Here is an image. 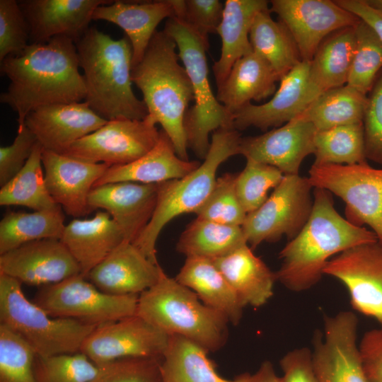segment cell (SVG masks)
Listing matches in <instances>:
<instances>
[{
  "label": "cell",
  "mask_w": 382,
  "mask_h": 382,
  "mask_svg": "<svg viewBox=\"0 0 382 382\" xmlns=\"http://www.w3.org/2000/svg\"><path fill=\"white\" fill-rule=\"evenodd\" d=\"M175 279L193 291L205 305L224 314L233 325L240 322L244 306L213 260L186 257Z\"/></svg>",
  "instance_id": "obj_31"
},
{
  "label": "cell",
  "mask_w": 382,
  "mask_h": 382,
  "mask_svg": "<svg viewBox=\"0 0 382 382\" xmlns=\"http://www.w3.org/2000/svg\"><path fill=\"white\" fill-rule=\"evenodd\" d=\"M36 356L21 335L0 323V382H36Z\"/></svg>",
  "instance_id": "obj_41"
},
{
  "label": "cell",
  "mask_w": 382,
  "mask_h": 382,
  "mask_svg": "<svg viewBox=\"0 0 382 382\" xmlns=\"http://www.w3.org/2000/svg\"><path fill=\"white\" fill-rule=\"evenodd\" d=\"M358 319L349 311L324 318L313 337V364L320 382H369L357 344Z\"/></svg>",
  "instance_id": "obj_14"
},
{
  "label": "cell",
  "mask_w": 382,
  "mask_h": 382,
  "mask_svg": "<svg viewBox=\"0 0 382 382\" xmlns=\"http://www.w3.org/2000/svg\"><path fill=\"white\" fill-rule=\"evenodd\" d=\"M137 314L169 336L183 337L209 352L220 349L228 338V318L163 269L157 282L139 295Z\"/></svg>",
  "instance_id": "obj_5"
},
{
  "label": "cell",
  "mask_w": 382,
  "mask_h": 382,
  "mask_svg": "<svg viewBox=\"0 0 382 382\" xmlns=\"http://www.w3.org/2000/svg\"><path fill=\"white\" fill-rule=\"evenodd\" d=\"M224 7V4L218 0H183L182 11L176 18L184 21L208 40L209 34L217 33Z\"/></svg>",
  "instance_id": "obj_48"
},
{
  "label": "cell",
  "mask_w": 382,
  "mask_h": 382,
  "mask_svg": "<svg viewBox=\"0 0 382 382\" xmlns=\"http://www.w3.org/2000/svg\"><path fill=\"white\" fill-rule=\"evenodd\" d=\"M356 50L347 85L368 95L382 69V41L360 20L355 26Z\"/></svg>",
  "instance_id": "obj_40"
},
{
  "label": "cell",
  "mask_w": 382,
  "mask_h": 382,
  "mask_svg": "<svg viewBox=\"0 0 382 382\" xmlns=\"http://www.w3.org/2000/svg\"><path fill=\"white\" fill-rule=\"evenodd\" d=\"M324 274L340 280L349 291L352 308L374 318L382 329V244L352 247L331 258Z\"/></svg>",
  "instance_id": "obj_15"
},
{
  "label": "cell",
  "mask_w": 382,
  "mask_h": 382,
  "mask_svg": "<svg viewBox=\"0 0 382 382\" xmlns=\"http://www.w3.org/2000/svg\"><path fill=\"white\" fill-rule=\"evenodd\" d=\"M21 284L0 273V323L21 335L38 356L79 352L98 325L50 316L27 299Z\"/></svg>",
  "instance_id": "obj_8"
},
{
  "label": "cell",
  "mask_w": 382,
  "mask_h": 382,
  "mask_svg": "<svg viewBox=\"0 0 382 382\" xmlns=\"http://www.w3.org/2000/svg\"><path fill=\"white\" fill-rule=\"evenodd\" d=\"M74 42L84 72V102L108 121L144 119L147 108L132 91V47L128 37L114 40L90 27Z\"/></svg>",
  "instance_id": "obj_3"
},
{
  "label": "cell",
  "mask_w": 382,
  "mask_h": 382,
  "mask_svg": "<svg viewBox=\"0 0 382 382\" xmlns=\"http://www.w3.org/2000/svg\"><path fill=\"white\" fill-rule=\"evenodd\" d=\"M251 382L282 381L281 377L276 374L272 364L269 361H265L261 364L257 371L252 374Z\"/></svg>",
  "instance_id": "obj_53"
},
{
  "label": "cell",
  "mask_w": 382,
  "mask_h": 382,
  "mask_svg": "<svg viewBox=\"0 0 382 382\" xmlns=\"http://www.w3.org/2000/svg\"><path fill=\"white\" fill-rule=\"evenodd\" d=\"M29 45V28L18 1L0 0V62Z\"/></svg>",
  "instance_id": "obj_46"
},
{
  "label": "cell",
  "mask_w": 382,
  "mask_h": 382,
  "mask_svg": "<svg viewBox=\"0 0 382 382\" xmlns=\"http://www.w3.org/2000/svg\"><path fill=\"white\" fill-rule=\"evenodd\" d=\"M365 95L347 84L320 94L294 119L312 123L317 131L363 122Z\"/></svg>",
  "instance_id": "obj_37"
},
{
  "label": "cell",
  "mask_w": 382,
  "mask_h": 382,
  "mask_svg": "<svg viewBox=\"0 0 382 382\" xmlns=\"http://www.w3.org/2000/svg\"><path fill=\"white\" fill-rule=\"evenodd\" d=\"M340 6L351 12L367 23L382 41V12L371 6L366 0H336Z\"/></svg>",
  "instance_id": "obj_52"
},
{
  "label": "cell",
  "mask_w": 382,
  "mask_h": 382,
  "mask_svg": "<svg viewBox=\"0 0 382 382\" xmlns=\"http://www.w3.org/2000/svg\"><path fill=\"white\" fill-rule=\"evenodd\" d=\"M313 164L352 165L366 161L363 122L317 131Z\"/></svg>",
  "instance_id": "obj_39"
},
{
  "label": "cell",
  "mask_w": 382,
  "mask_h": 382,
  "mask_svg": "<svg viewBox=\"0 0 382 382\" xmlns=\"http://www.w3.org/2000/svg\"><path fill=\"white\" fill-rule=\"evenodd\" d=\"M147 115L143 120L118 118L108 121L95 132L74 142L64 155L110 166L129 163L149 151L160 131Z\"/></svg>",
  "instance_id": "obj_12"
},
{
  "label": "cell",
  "mask_w": 382,
  "mask_h": 382,
  "mask_svg": "<svg viewBox=\"0 0 382 382\" xmlns=\"http://www.w3.org/2000/svg\"><path fill=\"white\" fill-rule=\"evenodd\" d=\"M265 0H226L217 33L221 39V51L213 65L217 87L227 77L233 65L251 53L249 35L256 15L270 8Z\"/></svg>",
  "instance_id": "obj_29"
},
{
  "label": "cell",
  "mask_w": 382,
  "mask_h": 382,
  "mask_svg": "<svg viewBox=\"0 0 382 382\" xmlns=\"http://www.w3.org/2000/svg\"><path fill=\"white\" fill-rule=\"evenodd\" d=\"M248 244L241 226L196 218L181 233L176 245L180 253L189 257L215 260Z\"/></svg>",
  "instance_id": "obj_35"
},
{
  "label": "cell",
  "mask_w": 382,
  "mask_h": 382,
  "mask_svg": "<svg viewBox=\"0 0 382 382\" xmlns=\"http://www.w3.org/2000/svg\"><path fill=\"white\" fill-rule=\"evenodd\" d=\"M355 26L328 36L310 62V83L319 96L347 84L356 50Z\"/></svg>",
  "instance_id": "obj_33"
},
{
  "label": "cell",
  "mask_w": 382,
  "mask_h": 382,
  "mask_svg": "<svg viewBox=\"0 0 382 382\" xmlns=\"http://www.w3.org/2000/svg\"><path fill=\"white\" fill-rule=\"evenodd\" d=\"M64 228L60 206L33 213L9 211L0 221V255L32 241L61 239Z\"/></svg>",
  "instance_id": "obj_36"
},
{
  "label": "cell",
  "mask_w": 382,
  "mask_h": 382,
  "mask_svg": "<svg viewBox=\"0 0 382 382\" xmlns=\"http://www.w3.org/2000/svg\"><path fill=\"white\" fill-rule=\"evenodd\" d=\"M313 188L308 177L284 175L266 201L246 215L241 228L250 247L295 238L311 214Z\"/></svg>",
  "instance_id": "obj_11"
},
{
  "label": "cell",
  "mask_w": 382,
  "mask_h": 382,
  "mask_svg": "<svg viewBox=\"0 0 382 382\" xmlns=\"http://www.w3.org/2000/svg\"><path fill=\"white\" fill-rule=\"evenodd\" d=\"M308 180L345 203L346 219L362 227L368 225L382 244V168L367 161L352 165L313 164Z\"/></svg>",
  "instance_id": "obj_9"
},
{
  "label": "cell",
  "mask_w": 382,
  "mask_h": 382,
  "mask_svg": "<svg viewBox=\"0 0 382 382\" xmlns=\"http://www.w3.org/2000/svg\"><path fill=\"white\" fill-rule=\"evenodd\" d=\"M270 8L259 12L251 25L250 42L253 51L265 59L279 80L301 60L290 32L281 21H275Z\"/></svg>",
  "instance_id": "obj_34"
},
{
  "label": "cell",
  "mask_w": 382,
  "mask_h": 382,
  "mask_svg": "<svg viewBox=\"0 0 382 382\" xmlns=\"http://www.w3.org/2000/svg\"><path fill=\"white\" fill-rule=\"evenodd\" d=\"M0 273L42 286L80 274L81 270L60 239H42L0 255Z\"/></svg>",
  "instance_id": "obj_18"
},
{
  "label": "cell",
  "mask_w": 382,
  "mask_h": 382,
  "mask_svg": "<svg viewBox=\"0 0 382 382\" xmlns=\"http://www.w3.org/2000/svg\"><path fill=\"white\" fill-rule=\"evenodd\" d=\"M284 175L274 166L246 159L236 180L237 195L245 212L248 214L258 209L267 199L269 190L274 189Z\"/></svg>",
  "instance_id": "obj_44"
},
{
  "label": "cell",
  "mask_w": 382,
  "mask_h": 382,
  "mask_svg": "<svg viewBox=\"0 0 382 382\" xmlns=\"http://www.w3.org/2000/svg\"><path fill=\"white\" fill-rule=\"evenodd\" d=\"M79 67L75 42L64 35L30 44L0 62L1 75L10 80L0 102L17 113L18 132L25 127L27 115L37 108L84 101L86 88Z\"/></svg>",
  "instance_id": "obj_1"
},
{
  "label": "cell",
  "mask_w": 382,
  "mask_h": 382,
  "mask_svg": "<svg viewBox=\"0 0 382 382\" xmlns=\"http://www.w3.org/2000/svg\"><path fill=\"white\" fill-rule=\"evenodd\" d=\"M211 137L209 151L198 168L181 178L158 184L157 202L152 217L132 243L154 263H158L156 245L164 226L178 216L195 213L212 192L220 165L239 154L241 137L237 130L220 128Z\"/></svg>",
  "instance_id": "obj_6"
},
{
  "label": "cell",
  "mask_w": 382,
  "mask_h": 382,
  "mask_svg": "<svg viewBox=\"0 0 382 382\" xmlns=\"http://www.w3.org/2000/svg\"><path fill=\"white\" fill-rule=\"evenodd\" d=\"M163 30L175 42L192 84L194 105L184 121L187 148L204 159L210 146L209 135L220 128H232L231 115L211 88L206 57L209 41L176 17L168 18Z\"/></svg>",
  "instance_id": "obj_7"
},
{
  "label": "cell",
  "mask_w": 382,
  "mask_h": 382,
  "mask_svg": "<svg viewBox=\"0 0 382 382\" xmlns=\"http://www.w3.org/2000/svg\"><path fill=\"white\" fill-rule=\"evenodd\" d=\"M75 258L81 274L88 273L126 241L118 224L106 212L89 219H74L65 226L60 239Z\"/></svg>",
  "instance_id": "obj_27"
},
{
  "label": "cell",
  "mask_w": 382,
  "mask_h": 382,
  "mask_svg": "<svg viewBox=\"0 0 382 382\" xmlns=\"http://www.w3.org/2000/svg\"><path fill=\"white\" fill-rule=\"evenodd\" d=\"M372 7L382 12V0H366Z\"/></svg>",
  "instance_id": "obj_54"
},
{
  "label": "cell",
  "mask_w": 382,
  "mask_h": 382,
  "mask_svg": "<svg viewBox=\"0 0 382 382\" xmlns=\"http://www.w3.org/2000/svg\"><path fill=\"white\" fill-rule=\"evenodd\" d=\"M175 13V0H117L98 6L92 20L112 23L125 31L132 45L134 66L143 58L158 25Z\"/></svg>",
  "instance_id": "obj_25"
},
{
  "label": "cell",
  "mask_w": 382,
  "mask_h": 382,
  "mask_svg": "<svg viewBox=\"0 0 382 382\" xmlns=\"http://www.w3.org/2000/svg\"><path fill=\"white\" fill-rule=\"evenodd\" d=\"M42 162L45 185L52 199L73 217L90 213L88 195L110 166L80 161L43 149Z\"/></svg>",
  "instance_id": "obj_21"
},
{
  "label": "cell",
  "mask_w": 382,
  "mask_h": 382,
  "mask_svg": "<svg viewBox=\"0 0 382 382\" xmlns=\"http://www.w3.org/2000/svg\"><path fill=\"white\" fill-rule=\"evenodd\" d=\"M42 147L39 142L23 168L0 190L1 206L18 205L35 211L58 207L49 194L42 172Z\"/></svg>",
  "instance_id": "obj_38"
},
{
  "label": "cell",
  "mask_w": 382,
  "mask_h": 382,
  "mask_svg": "<svg viewBox=\"0 0 382 382\" xmlns=\"http://www.w3.org/2000/svg\"><path fill=\"white\" fill-rule=\"evenodd\" d=\"M313 195L307 223L279 253L282 263L275 272L277 281L294 292L317 284L334 256L355 245L378 241L371 230L351 224L337 212L329 191L314 187Z\"/></svg>",
  "instance_id": "obj_2"
},
{
  "label": "cell",
  "mask_w": 382,
  "mask_h": 382,
  "mask_svg": "<svg viewBox=\"0 0 382 382\" xmlns=\"http://www.w3.org/2000/svg\"><path fill=\"white\" fill-rule=\"evenodd\" d=\"M243 306L260 307L273 295L276 274L245 244L213 260Z\"/></svg>",
  "instance_id": "obj_30"
},
{
  "label": "cell",
  "mask_w": 382,
  "mask_h": 382,
  "mask_svg": "<svg viewBox=\"0 0 382 382\" xmlns=\"http://www.w3.org/2000/svg\"><path fill=\"white\" fill-rule=\"evenodd\" d=\"M100 366L81 352L47 357L37 355L34 364L36 382H88Z\"/></svg>",
  "instance_id": "obj_43"
},
{
  "label": "cell",
  "mask_w": 382,
  "mask_h": 382,
  "mask_svg": "<svg viewBox=\"0 0 382 382\" xmlns=\"http://www.w3.org/2000/svg\"><path fill=\"white\" fill-rule=\"evenodd\" d=\"M316 132L312 123L294 119L262 134L241 138L239 154L274 166L284 175H299L303 159L314 154Z\"/></svg>",
  "instance_id": "obj_19"
},
{
  "label": "cell",
  "mask_w": 382,
  "mask_h": 382,
  "mask_svg": "<svg viewBox=\"0 0 382 382\" xmlns=\"http://www.w3.org/2000/svg\"><path fill=\"white\" fill-rule=\"evenodd\" d=\"M161 270L158 263L152 262L132 243L125 241L86 277L108 294L139 295L157 282Z\"/></svg>",
  "instance_id": "obj_24"
},
{
  "label": "cell",
  "mask_w": 382,
  "mask_h": 382,
  "mask_svg": "<svg viewBox=\"0 0 382 382\" xmlns=\"http://www.w3.org/2000/svg\"><path fill=\"white\" fill-rule=\"evenodd\" d=\"M169 340L168 335L136 314L98 325L80 352L98 366L127 358L162 359Z\"/></svg>",
  "instance_id": "obj_13"
},
{
  "label": "cell",
  "mask_w": 382,
  "mask_h": 382,
  "mask_svg": "<svg viewBox=\"0 0 382 382\" xmlns=\"http://www.w3.org/2000/svg\"><path fill=\"white\" fill-rule=\"evenodd\" d=\"M279 364L282 382H320L314 369L312 351L307 347L288 352Z\"/></svg>",
  "instance_id": "obj_50"
},
{
  "label": "cell",
  "mask_w": 382,
  "mask_h": 382,
  "mask_svg": "<svg viewBox=\"0 0 382 382\" xmlns=\"http://www.w3.org/2000/svg\"><path fill=\"white\" fill-rule=\"evenodd\" d=\"M237 174L226 173L216 178L212 192L195 212L197 218L216 223L241 226L247 214L237 195Z\"/></svg>",
  "instance_id": "obj_42"
},
{
  "label": "cell",
  "mask_w": 382,
  "mask_h": 382,
  "mask_svg": "<svg viewBox=\"0 0 382 382\" xmlns=\"http://www.w3.org/2000/svg\"><path fill=\"white\" fill-rule=\"evenodd\" d=\"M138 298L105 294L80 274L41 286L33 302L52 317L99 325L136 315Z\"/></svg>",
  "instance_id": "obj_10"
},
{
  "label": "cell",
  "mask_w": 382,
  "mask_h": 382,
  "mask_svg": "<svg viewBox=\"0 0 382 382\" xmlns=\"http://www.w3.org/2000/svg\"><path fill=\"white\" fill-rule=\"evenodd\" d=\"M200 164L196 161L180 158L162 129L157 143L149 151L129 163L110 166L93 187L118 182L158 184L181 178Z\"/></svg>",
  "instance_id": "obj_26"
},
{
  "label": "cell",
  "mask_w": 382,
  "mask_h": 382,
  "mask_svg": "<svg viewBox=\"0 0 382 382\" xmlns=\"http://www.w3.org/2000/svg\"><path fill=\"white\" fill-rule=\"evenodd\" d=\"M107 122L83 101L37 108L27 115L25 126L44 150L64 154L74 142Z\"/></svg>",
  "instance_id": "obj_20"
},
{
  "label": "cell",
  "mask_w": 382,
  "mask_h": 382,
  "mask_svg": "<svg viewBox=\"0 0 382 382\" xmlns=\"http://www.w3.org/2000/svg\"><path fill=\"white\" fill-rule=\"evenodd\" d=\"M359 352L369 382H382V329L366 332L359 344Z\"/></svg>",
  "instance_id": "obj_51"
},
{
  "label": "cell",
  "mask_w": 382,
  "mask_h": 382,
  "mask_svg": "<svg viewBox=\"0 0 382 382\" xmlns=\"http://www.w3.org/2000/svg\"><path fill=\"white\" fill-rule=\"evenodd\" d=\"M176 49L168 34L156 31L143 58L132 66V81L141 91L149 115L161 125L177 155L188 161L184 121L193 92Z\"/></svg>",
  "instance_id": "obj_4"
},
{
  "label": "cell",
  "mask_w": 382,
  "mask_h": 382,
  "mask_svg": "<svg viewBox=\"0 0 382 382\" xmlns=\"http://www.w3.org/2000/svg\"><path fill=\"white\" fill-rule=\"evenodd\" d=\"M363 127L366 158L382 166V69L367 95Z\"/></svg>",
  "instance_id": "obj_47"
},
{
  "label": "cell",
  "mask_w": 382,
  "mask_h": 382,
  "mask_svg": "<svg viewBox=\"0 0 382 382\" xmlns=\"http://www.w3.org/2000/svg\"><path fill=\"white\" fill-rule=\"evenodd\" d=\"M110 0H23L19 6L27 21L30 44L64 35L74 42L90 28L95 9Z\"/></svg>",
  "instance_id": "obj_23"
},
{
  "label": "cell",
  "mask_w": 382,
  "mask_h": 382,
  "mask_svg": "<svg viewBox=\"0 0 382 382\" xmlns=\"http://www.w3.org/2000/svg\"><path fill=\"white\" fill-rule=\"evenodd\" d=\"M158 184L134 182L108 183L93 187L88 198L91 212L103 209L133 243L150 221L155 210Z\"/></svg>",
  "instance_id": "obj_22"
},
{
  "label": "cell",
  "mask_w": 382,
  "mask_h": 382,
  "mask_svg": "<svg viewBox=\"0 0 382 382\" xmlns=\"http://www.w3.org/2000/svg\"><path fill=\"white\" fill-rule=\"evenodd\" d=\"M274 12L290 32L302 61L311 62L322 42L360 19L330 0H272Z\"/></svg>",
  "instance_id": "obj_16"
},
{
  "label": "cell",
  "mask_w": 382,
  "mask_h": 382,
  "mask_svg": "<svg viewBox=\"0 0 382 382\" xmlns=\"http://www.w3.org/2000/svg\"><path fill=\"white\" fill-rule=\"evenodd\" d=\"M162 359L127 358L100 366L88 382H163Z\"/></svg>",
  "instance_id": "obj_45"
},
{
  "label": "cell",
  "mask_w": 382,
  "mask_h": 382,
  "mask_svg": "<svg viewBox=\"0 0 382 382\" xmlns=\"http://www.w3.org/2000/svg\"><path fill=\"white\" fill-rule=\"evenodd\" d=\"M37 143L35 134L25 126L21 132H18L11 144L1 146V187L11 180L23 168Z\"/></svg>",
  "instance_id": "obj_49"
},
{
  "label": "cell",
  "mask_w": 382,
  "mask_h": 382,
  "mask_svg": "<svg viewBox=\"0 0 382 382\" xmlns=\"http://www.w3.org/2000/svg\"><path fill=\"white\" fill-rule=\"evenodd\" d=\"M209 351L179 335H170L161 362L163 382H251L252 374L244 373L233 379L221 377Z\"/></svg>",
  "instance_id": "obj_32"
},
{
  "label": "cell",
  "mask_w": 382,
  "mask_h": 382,
  "mask_svg": "<svg viewBox=\"0 0 382 382\" xmlns=\"http://www.w3.org/2000/svg\"><path fill=\"white\" fill-rule=\"evenodd\" d=\"M310 62L301 61L283 76L273 97L262 105L249 103L232 115V128H277L301 115L319 96L309 80Z\"/></svg>",
  "instance_id": "obj_17"
},
{
  "label": "cell",
  "mask_w": 382,
  "mask_h": 382,
  "mask_svg": "<svg viewBox=\"0 0 382 382\" xmlns=\"http://www.w3.org/2000/svg\"><path fill=\"white\" fill-rule=\"evenodd\" d=\"M278 81L270 64L253 51L233 65L217 87L216 97L232 117L252 100L260 101L274 95Z\"/></svg>",
  "instance_id": "obj_28"
}]
</instances>
